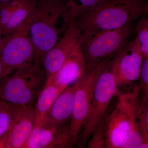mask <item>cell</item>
<instances>
[{
  "label": "cell",
  "mask_w": 148,
  "mask_h": 148,
  "mask_svg": "<svg viewBox=\"0 0 148 148\" xmlns=\"http://www.w3.org/2000/svg\"><path fill=\"white\" fill-rule=\"evenodd\" d=\"M147 0H108L74 19L82 42L93 35L121 28L148 12Z\"/></svg>",
  "instance_id": "1"
},
{
  "label": "cell",
  "mask_w": 148,
  "mask_h": 148,
  "mask_svg": "<svg viewBox=\"0 0 148 148\" xmlns=\"http://www.w3.org/2000/svg\"><path fill=\"white\" fill-rule=\"evenodd\" d=\"M70 21L65 4L61 0H40L37 2L29 30L35 49L34 62L41 64L44 55L65 33Z\"/></svg>",
  "instance_id": "2"
},
{
  "label": "cell",
  "mask_w": 148,
  "mask_h": 148,
  "mask_svg": "<svg viewBox=\"0 0 148 148\" xmlns=\"http://www.w3.org/2000/svg\"><path fill=\"white\" fill-rule=\"evenodd\" d=\"M46 80L41 64H24L1 80L0 99L15 106L35 104Z\"/></svg>",
  "instance_id": "3"
},
{
  "label": "cell",
  "mask_w": 148,
  "mask_h": 148,
  "mask_svg": "<svg viewBox=\"0 0 148 148\" xmlns=\"http://www.w3.org/2000/svg\"><path fill=\"white\" fill-rule=\"evenodd\" d=\"M141 91L136 85L132 90L117 94L116 105L104 120L106 148H121L127 133L138 122Z\"/></svg>",
  "instance_id": "4"
},
{
  "label": "cell",
  "mask_w": 148,
  "mask_h": 148,
  "mask_svg": "<svg viewBox=\"0 0 148 148\" xmlns=\"http://www.w3.org/2000/svg\"><path fill=\"white\" fill-rule=\"evenodd\" d=\"M112 60L106 65L98 76L88 116L77 139L76 146L78 148L86 147L93 132L105 119L111 100L119 93Z\"/></svg>",
  "instance_id": "5"
},
{
  "label": "cell",
  "mask_w": 148,
  "mask_h": 148,
  "mask_svg": "<svg viewBox=\"0 0 148 148\" xmlns=\"http://www.w3.org/2000/svg\"><path fill=\"white\" fill-rule=\"evenodd\" d=\"M132 23L93 35L82 42L86 66L112 60L128 43L134 31Z\"/></svg>",
  "instance_id": "6"
},
{
  "label": "cell",
  "mask_w": 148,
  "mask_h": 148,
  "mask_svg": "<svg viewBox=\"0 0 148 148\" xmlns=\"http://www.w3.org/2000/svg\"><path fill=\"white\" fill-rule=\"evenodd\" d=\"M35 13L15 32L3 37L0 49L3 78L24 64L34 61L35 49L29 37V30Z\"/></svg>",
  "instance_id": "7"
},
{
  "label": "cell",
  "mask_w": 148,
  "mask_h": 148,
  "mask_svg": "<svg viewBox=\"0 0 148 148\" xmlns=\"http://www.w3.org/2000/svg\"><path fill=\"white\" fill-rule=\"evenodd\" d=\"M111 60L86 66L75 92L74 106L69 127L77 142L78 135L86 121L92 104L95 85L104 67Z\"/></svg>",
  "instance_id": "8"
},
{
  "label": "cell",
  "mask_w": 148,
  "mask_h": 148,
  "mask_svg": "<svg viewBox=\"0 0 148 148\" xmlns=\"http://www.w3.org/2000/svg\"><path fill=\"white\" fill-rule=\"evenodd\" d=\"M143 61L141 46L137 38L112 60L118 89H127L140 77Z\"/></svg>",
  "instance_id": "9"
},
{
  "label": "cell",
  "mask_w": 148,
  "mask_h": 148,
  "mask_svg": "<svg viewBox=\"0 0 148 148\" xmlns=\"http://www.w3.org/2000/svg\"><path fill=\"white\" fill-rule=\"evenodd\" d=\"M82 37L74 20L70 21L64 36L42 59L47 80L50 79L61 69L69 55L81 45Z\"/></svg>",
  "instance_id": "10"
},
{
  "label": "cell",
  "mask_w": 148,
  "mask_h": 148,
  "mask_svg": "<svg viewBox=\"0 0 148 148\" xmlns=\"http://www.w3.org/2000/svg\"><path fill=\"white\" fill-rule=\"evenodd\" d=\"M34 104L17 106L8 132V148H23L34 127Z\"/></svg>",
  "instance_id": "11"
},
{
  "label": "cell",
  "mask_w": 148,
  "mask_h": 148,
  "mask_svg": "<svg viewBox=\"0 0 148 148\" xmlns=\"http://www.w3.org/2000/svg\"><path fill=\"white\" fill-rule=\"evenodd\" d=\"M85 68L80 45L72 51L61 69L46 83H52L64 90L82 75Z\"/></svg>",
  "instance_id": "12"
},
{
  "label": "cell",
  "mask_w": 148,
  "mask_h": 148,
  "mask_svg": "<svg viewBox=\"0 0 148 148\" xmlns=\"http://www.w3.org/2000/svg\"><path fill=\"white\" fill-rule=\"evenodd\" d=\"M79 82L80 77L61 92L47 114L43 123H49L61 126L71 119L75 92Z\"/></svg>",
  "instance_id": "13"
},
{
  "label": "cell",
  "mask_w": 148,
  "mask_h": 148,
  "mask_svg": "<svg viewBox=\"0 0 148 148\" xmlns=\"http://www.w3.org/2000/svg\"><path fill=\"white\" fill-rule=\"evenodd\" d=\"M64 90L52 83H46L45 86L40 92L34 104V127L42 125L47 114L56 98Z\"/></svg>",
  "instance_id": "14"
},
{
  "label": "cell",
  "mask_w": 148,
  "mask_h": 148,
  "mask_svg": "<svg viewBox=\"0 0 148 148\" xmlns=\"http://www.w3.org/2000/svg\"><path fill=\"white\" fill-rule=\"evenodd\" d=\"M15 4L10 20L3 32L6 36L13 33L35 13L36 0H15Z\"/></svg>",
  "instance_id": "15"
},
{
  "label": "cell",
  "mask_w": 148,
  "mask_h": 148,
  "mask_svg": "<svg viewBox=\"0 0 148 148\" xmlns=\"http://www.w3.org/2000/svg\"><path fill=\"white\" fill-rule=\"evenodd\" d=\"M108 0H68L65 4L70 21Z\"/></svg>",
  "instance_id": "16"
},
{
  "label": "cell",
  "mask_w": 148,
  "mask_h": 148,
  "mask_svg": "<svg viewBox=\"0 0 148 148\" xmlns=\"http://www.w3.org/2000/svg\"><path fill=\"white\" fill-rule=\"evenodd\" d=\"M76 141L71 132L69 125L58 127L53 141L48 148H71L76 146Z\"/></svg>",
  "instance_id": "17"
},
{
  "label": "cell",
  "mask_w": 148,
  "mask_h": 148,
  "mask_svg": "<svg viewBox=\"0 0 148 148\" xmlns=\"http://www.w3.org/2000/svg\"><path fill=\"white\" fill-rule=\"evenodd\" d=\"M16 106L0 99V137L8 132Z\"/></svg>",
  "instance_id": "18"
},
{
  "label": "cell",
  "mask_w": 148,
  "mask_h": 148,
  "mask_svg": "<svg viewBox=\"0 0 148 148\" xmlns=\"http://www.w3.org/2000/svg\"><path fill=\"white\" fill-rule=\"evenodd\" d=\"M148 12L144 13L138 19L136 32L137 38L143 52V60L148 58Z\"/></svg>",
  "instance_id": "19"
},
{
  "label": "cell",
  "mask_w": 148,
  "mask_h": 148,
  "mask_svg": "<svg viewBox=\"0 0 148 148\" xmlns=\"http://www.w3.org/2000/svg\"><path fill=\"white\" fill-rule=\"evenodd\" d=\"M138 121L143 138L142 143H148V94H144L140 99Z\"/></svg>",
  "instance_id": "20"
},
{
  "label": "cell",
  "mask_w": 148,
  "mask_h": 148,
  "mask_svg": "<svg viewBox=\"0 0 148 148\" xmlns=\"http://www.w3.org/2000/svg\"><path fill=\"white\" fill-rule=\"evenodd\" d=\"M49 123H43L39 127V141L38 148H48L53 141L58 127Z\"/></svg>",
  "instance_id": "21"
},
{
  "label": "cell",
  "mask_w": 148,
  "mask_h": 148,
  "mask_svg": "<svg viewBox=\"0 0 148 148\" xmlns=\"http://www.w3.org/2000/svg\"><path fill=\"white\" fill-rule=\"evenodd\" d=\"M142 142L143 138L138 121L127 133L121 148H140Z\"/></svg>",
  "instance_id": "22"
},
{
  "label": "cell",
  "mask_w": 148,
  "mask_h": 148,
  "mask_svg": "<svg viewBox=\"0 0 148 148\" xmlns=\"http://www.w3.org/2000/svg\"><path fill=\"white\" fill-rule=\"evenodd\" d=\"M86 146L88 148H106L104 121L93 132Z\"/></svg>",
  "instance_id": "23"
},
{
  "label": "cell",
  "mask_w": 148,
  "mask_h": 148,
  "mask_svg": "<svg viewBox=\"0 0 148 148\" xmlns=\"http://www.w3.org/2000/svg\"><path fill=\"white\" fill-rule=\"evenodd\" d=\"M15 4V0L0 7V27L3 33L10 20Z\"/></svg>",
  "instance_id": "24"
},
{
  "label": "cell",
  "mask_w": 148,
  "mask_h": 148,
  "mask_svg": "<svg viewBox=\"0 0 148 148\" xmlns=\"http://www.w3.org/2000/svg\"><path fill=\"white\" fill-rule=\"evenodd\" d=\"M140 86L144 94H148V58L143 60L140 77Z\"/></svg>",
  "instance_id": "25"
},
{
  "label": "cell",
  "mask_w": 148,
  "mask_h": 148,
  "mask_svg": "<svg viewBox=\"0 0 148 148\" xmlns=\"http://www.w3.org/2000/svg\"><path fill=\"white\" fill-rule=\"evenodd\" d=\"M8 132L3 136L0 137V148H8Z\"/></svg>",
  "instance_id": "26"
},
{
  "label": "cell",
  "mask_w": 148,
  "mask_h": 148,
  "mask_svg": "<svg viewBox=\"0 0 148 148\" xmlns=\"http://www.w3.org/2000/svg\"><path fill=\"white\" fill-rule=\"evenodd\" d=\"M3 68L1 62L0 61V81L3 78Z\"/></svg>",
  "instance_id": "27"
},
{
  "label": "cell",
  "mask_w": 148,
  "mask_h": 148,
  "mask_svg": "<svg viewBox=\"0 0 148 148\" xmlns=\"http://www.w3.org/2000/svg\"><path fill=\"white\" fill-rule=\"evenodd\" d=\"M12 1L13 0H0V7Z\"/></svg>",
  "instance_id": "28"
},
{
  "label": "cell",
  "mask_w": 148,
  "mask_h": 148,
  "mask_svg": "<svg viewBox=\"0 0 148 148\" xmlns=\"http://www.w3.org/2000/svg\"><path fill=\"white\" fill-rule=\"evenodd\" d=\"M3 35L2 30L1 29L0 27V49H1V46L3 37Z\"/></svg>",
  "instance_id": "29"
}]
</instances>
